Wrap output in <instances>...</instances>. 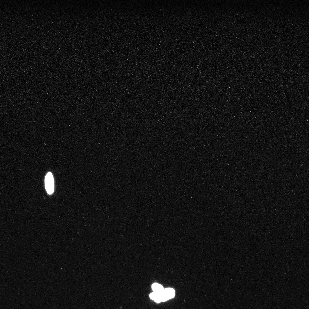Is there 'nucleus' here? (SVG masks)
<instances>
[{
  "label": "nucleus",
  "mask_w": 309,
  "mask_h": 309,
  "mask_svg": "<svg viewBox=\"0 0 309 309\" xmlns=\"http://www.w3.org/2000/svg\"><path fill=\"white\" fill-rule=\"evenodd\" d=\"M149 297L151 299L157 303L162 302L161 294L153 292L150 294Z\"/></svg>",
  "instance_id": "obj_4"
},
{
  "label": "nucleus",
  "mask_w": 309,
  "mask_h": 309,
  "mask_svg": "<svg viewBox=\"0 0 309 309\" xmlns=\"http://www.w3.org/2000/svg\"><path fill=\"white\" fill-rule=\"evenodd\" d=\"M175 295V291L173 288H169L164 289L161 294L162 301L165 302L173 298Z\"/></svg>",
  "instance_id": "obj_2"
},
{
  "label": "nucleus",
  "mask_w": 309,
  "mask_h": 309,
  "mask_svg": "<svg viewBox=\"0 0 309 309\" xmlns=\"http://www.w3.org/2000/svg\"><path fill=\"white\" fill-rule=\"evenodd\" d=\"M152 288L154 292L160 294H162L164 289L162 285L157 283L153 284Z\"/></svg>",
  "instance_id": "obj_3"
},
{
  "label": "nucleus",
  "mask_w": 309,
  "mask_h": 309,
  "mask_svg": "<svg viewBox=\"0 0 309 309\" xmlns=\"http://www.w3.org/2000/svg\"><path fill=\"white\" fill-rule=\"evenodd\" d=\"M45 187L47 193L52 194L54 190V183L53 177L52 173L48 172L46 175L45 179Z\"/></svg>",
  "instance_id": "obj_1"
}]
</instances>
